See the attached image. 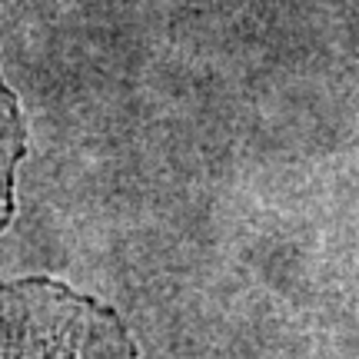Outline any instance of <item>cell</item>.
I'll use <instances>...</instances> for the list:
<instances>
[{
	"label": "cell",
	"instance_id": "cell-1",
	"mask_svg": "<svg viewBox=\"0 0 359 359\" xmlns=\"http://www.w3.org/2000/svg\"><path fill=\"white\" fill-rule=\"evenodd\" d=\"M27 156V123L20 103L0 74V230H7L17 206V170Z\"/></svg>",
	"mask_w": 359,
	"mask_h": 359
}]
</instances>
